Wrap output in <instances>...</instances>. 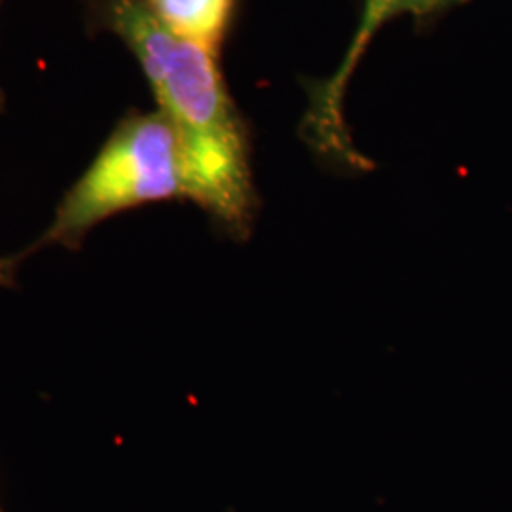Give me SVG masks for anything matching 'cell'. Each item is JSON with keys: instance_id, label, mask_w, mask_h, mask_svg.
Instances as JSON below:
<instances>
[{"instance_id": "6da1fadb", "label": "cell", "mask_w": 512, "mask_h": 512, "mask_svg": "<svg viewBox=\"0 0 512 512\" xmlns=\"http://www.w3.org/2000/svg\"><path fill=\"white\" fill-rule=\"evenodd\" d=\"M109 18L137 55L158 110L179 139L188 200L243 236L255 213L249 147L217 55L173 37L143 0H112Z\"/></svg>"}, {"instance_id": "7a4b0ae2", "label": "cell", "mask_w": 512, "mask_h": 512, "mask_svg": "<svg viewBox=\"0 0 512 512\" xmlns=\"http://www.w3.org/2000/svg\"><path fill=\"white\" fill-rule=\"evenodd\" d=\"M188 200L183 150L160 110L122 122L67 192L42 243L76 247L101 220L143 203Z\"/></svg>"}, {"instance_id": "3957f363", "label": "cell", "mask_w": 512, "mask_h": 512, "mask_svg": "<svg viewBox=\"0 0 512 512\" xmlns=\"http://www.w3.org/2000/svg\"><path fill=\"white\" fill-rule=\"evenodd\" d=\"M444 2L448 0H365L357 33L349 44L348 54L344 55L340 69L319 90L313 92L308 126L319 147L348 162L357 158L355 150L349 145V135L344 128L342 116V97L348 86L349 74L355 71L374 33L389 19L408 12H427L442 6Z\"/></svg>"}, {"instance_id": "277c9868", "label": "cell", "mask_w": 512, "mask_h": 512, "mask_svg": "<svg viewBox=\"0 0 512 512\" xmlns=\"http://www.w3.org/2000/svg\"><path fill=\"white\" fill-rule=\"evenodd\" d=\"M148 12L169 31L217 55L230 27L234 0H143Z\"/></svg>"}, {"instance_id": "5b68a950", "label": "cell", "mask_w": 512, "mask_h": 512, "mask_svg": "<svg viewBox=\"0 0 512 512\" xmlns=\"http://www.w3.org/2000/svg\"><path fill=\"white\" fill-rule=\"evenodd\" d=\"M16 268H18V260L16 258L0 256V287H12L14 285Z\"/></svg>"}]
</instances>
